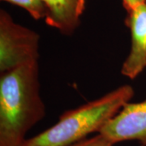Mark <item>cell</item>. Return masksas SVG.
I'll list each match as a JSON object with an SVG mask.
<instances>
[{
    "mask_svg": "<svg viewBox=\"0 0 146 146\" xmlns=\"http://www.w3.org/2000/svg\"><path fill=\"white\" fill-rule=\"evenodd\" d=\"M45 115L38 62L1 73L0 146H22L29 131Z\"/></svg>",
    "mask_w": 146,
    "mask_h": 146,
    "instance_id": "cell-1",
    "label": "cell"
},
{
    "mask_svg": "<svg viewBox=\"0 0 146 146\" xmlns=\"http://www.w3.org/2000/svg\"><path fill=\"white\" fill-rule=\"evenodd\" d=\"M135 94L134 89L123 84L75 109L65 111L52 127L26 139L22 146H72L98 133Z\"/></svg>",
    "mask_w": 146,
    "mask_h": 146,
    "instance_id": "cell-2",
    "label": "cell"
},
{
    "mask_svg": "<svg viewBox=\"0 0 146 146\" xmlns=\"http://www.w3.org/2000/svg\"><path fill=\"white\" fill-rule=\"evenodd\" d=\"M40 36L36 31L15 22L0 10V72L3 73L39 59Z\"/></svg>",
    "mask_w": 146,
    "mask_h": 146,
    "instance_id": "cell-3",
    "label": "cell"
},
{
    "mask_svg": "<svg viewBox=\"0 0 146 146\" xmlns=\"http://www.w3.org/2000/svg\"><path fill=\"white\" fill-rule=\"evenodd\" d=\"M98 134L114 145L126 141H137L141 145L146 146V98L124 105Z\"/></svg>",
    "mask_w": 146,
    "mask_h": 146,
    "instance_id": "cell-4",
    "label": "cell"
},
{
    "mask_svg": "<svg viewBox=\"0 0 146 146\" xmlns=\"http://www.w3.org/2000/svg\"><path fill=\"white\" fill-rule=\"evenodd\" d=\"M125 25L130 30L131 48L120 72L134 80L146 68V3L127 12Z\"/></svg>",
    "mask_w": 146,
    "mask_h": 146,
    "instance_id": "cell-5",
    "label": "cell"
},
{
    "mask_svg": "<svg viewBox=\"0 0 146 146\" xmlns=\"http://www.w3.org/2000/svg\"><path fill=\"white\" fill-rule=\"evenodd\" d=\"M86 1L42 0L46 9V24L63 35H72L81 24Z\"/></svg>",
    "mask_w": 146,
    "mask_h": 146,
    "instance_id": "cell-6",
    "label": "cell"
},
{
    "mask_svg": "<svg viewBox=\"0 0 146 146\" xmlns=\"http://www.w3.org/2000/svg\"><path fill=\"white\" fill-rule=\"evenodd\" d=\"M25 9L36 21L44 20L46 17V9L42 0H1Z\"/></svg>",
    "mask_w": 146,
    "mask_h": 146,
    "instance_id": "cell-7",
    "label": "cell"
},
{
    "mask_svg": "<svg viewBox=\"0 0 146 146\" xmlns=\"http://www.w3.org/2000/svg\"><path fill=\"white\" fill-rule=\"evenodd\" d=\"M72 146H115V145L101 134H97L96 136L86 138Z\"/></svg>",
    "mask_w": 146,
    "mask_h": 146,
    "instance_id": "cell-8",
    "label": "cell"
},
{
    "mask_svg": "<svg viewBox=\"0 0 146 146\" xmlns=\"http://www.w3.org/2000/svg\"><path fill=\"white\" fill-rule=\"evenodd\" d=\"M122 3L126 12H128L138 6L146 3V0H122Z\"/></svg>",
    "mask_w": 146,
    "mask_h": 146,
    "instance_id": "cell-9",
    "label": "cell"
},
{
    "mask_svg": "<svg viewBox=\"0 0 146 146\" xmlns=\"http://www.w3.org/2000/svg\"><path fill=\"white\" fill-rule=\"evenodd\" d=\"M141 146H144V145H141Z\"/></svg>",
    "mask_w": 146,
    "mask_h": 146,
    "instance_id": "cell-10",
    "label": "cell"
}]
</instances>
